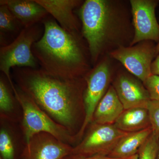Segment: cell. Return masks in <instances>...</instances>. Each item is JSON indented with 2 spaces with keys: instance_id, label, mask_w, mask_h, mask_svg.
I'll return each instance as SVG.
<instances>
[{
  "instance_id": "obj_19",
  "label": "cell",
  "mask_w": 159,
  "mask_h": 159,
  "mask_svg": "<svg viewBox=\"0 0 159 159\" xmlns=\"http://www.w3.org/2000/svg\"><path fill=\"white\" fill-rule=\"evenodd\" d=\"M0 152L3 159H14V143L10 133L2 127L0 130Z\"/></svg>"
},
{
  "instance_id": "obj_1",
  "label": "cell",
  "mask_w": 159,
  "mask_h": 159,
  "mask_svg": "<svg viewBox=\"0 0 159 159\" xmlns=\"http://www.w3.org/2000/svg\"><path fill=\"white\" fill-rule=\"evenodd\" d=\"M16 86L53 119L76 136L84 119L85 77L68 79L41 68L15 67Z\"/></svg>"
},
{
  "instance_id": "obj_21",
  "label": "cell",
  "mask_w": 159,
  "mask_h": 159,
  "mask_svg": "<svg viewBox=\"0 0 159 159\" xmlns=\"http://www.w3.org/2000/svg\"><path fill=\"white\" fill-rule=\"evenodd\" d=\"M152 134L159 139V101L151 100L147 107Z\"/></svg>"
},
{
  "instance_id": "obj_4",
  "label": "cell",
  "mask_w": 159,
  "mask_h": 159,
  "mask_svg": "<svg viewBox=\"0 0 159 159\" xmlns=\"http://www.w3.org/2000/svg\"><path fill=\"white\" fill-rule=\"evenodd\" d=\"M13 93L22 111V126L26 144L35 135L46 133L72 146L77 145L76 136L52 119L28 95L16 86Z\"/></svg>"
},
{
  "instance_id": "obj_20",
  "label": "cell",
  "mask_w": 159,
  "mask_h": 159,
  "mask_svg": "<svg viewBox=\"0 0 159 159\" xmlns=\"http://www.w3.org/2000/svg\"><path fill=\"white\" fill-rule=\"evenodd\" d=\"M159 144V139L152 133L138 152L139 159H156Z\"/></svg>"
},
{
  "instance_id": "obj_23",
  "label": "cell",
  "mask_w": 159,
  "mask_h": 159,
  "mask_svg": "<svg viewBox=\"0 0 159 159\" xmlns=\"http://www.w3.org/2000/svg\"><path fill=\"white\" fill-rule=\"evenodd\" d=\"M63 159H121L114 158L107 156L94 155L92 156L84 157L80 156L75 155H70L66 157Z\"/></svg>"
},
{
  "instance_id": "obj_26",
  "label": "cell",
  "mask_w": 159,
  "mask_h": 159,
  "mask_svg": "<svg viewBox=\"0 0 159 159\" xmlns=\"http://www.w3.org/2000/svg\"><path fill=\"white\" fill-rule=\"evenodd\" d=\"M128 159H139V155L138 154H137L135 155L134 156Z\"/></svg>"
},
{
  "instance_id": "obj_3",
  "label": "cell",
  "mask_w": 159,
  "mask_h": 159,
  "mask_svg": "<svg viewBox=\"0 0 159 159\" xmlns=\"http://www.w3.org/2000/svg\"><path fill=\"white\" fill-rule=\"evenodd\" d=\"M81 35L88 45L91 63L95 65L118 31V20L112 3L105 0H86L80 8Z\"/></svg>"
},
{
  "instance_id": "obj_14",
  "label": "cell",
  "mask_w": 159,
  "mask_h": 159,
  "mask_svg": "<svg viewBox=\"0 0 159 159\" xmlns=\"http://www.w3.org/2000/svg\"><path fill=\"white\" fill-rule=\"evenodd\" d=\"M124 110L116 90L111 86L97 106L92 122L114 124Z\"/></svg>"
},
{
  "instance_id": "obj_5",
  "label": "cell",
  "mask_w": 159,
  "mask_h": 159,
  "mask_svg": "<svg viewBox=\"0 0 159 159\" xmlns=\"http://www.w3.org/2000/svg\"><path fill=\"white\" fill-rule=\"evenodd\" d=\"M43 30L39 23L24 28L11 43L1 47L0 70L8 80L13 92L16 86L11 78L10 70L15 67L38 68L39 64L32 53V47L41 38Z\"/></svg>"
},
{
  "instance_id": "obj_12",
  "label": "cell",
  "mask_w": 159,
  "mask_h": 159,
  "mask_svg": "<svg viewBox=\"0 0 159 159\" xmlns=\"http://www.w3.org/2000/svg\"><path fill=\"white\" fill-rule=\"evenodd\" d=\"M51 15L65 31L80 36V23L74 10L82 5L79 0H35Z\"/></svg>"
},
{
  "instance_id": "obj_11",
  "label": "cell",
  "mask_w": 159,
  "mask_h": 159,
  "mask_svg": "<svg viewBox=\"0 0 159 159\" xmlns=\"http://www.w3.org/2000/svg\"><path fill=\"white\" fill-rule=\"evenodd\" d=\"M113 87L125 109L147 108L151 100L148 91L141 80L127 74H121L115 80Z\"/></svg>"
},
{
  "instance_id": "obj_24",
  "label": "cell",
  "mask_w": 159,
  "mask_h": 159,
  "mask_svg": "<svg viewBox=\"0 0 159 159\" xmlns=\"http://www.w3.org/2000/svg\"><path fill=\"white\" fill-rule=\"evenodd\" d=\"M151 70L152 74L159 76V53L156 59L152 61Z\"/></svg>"
},
{
  "instance_id": "obj_7",
  "label": "cell",
  "mask_w": 159,
  "mask_h": 159,
  "mask_svg": "<svg viewBox=\"0 0 159 159\" xmlns=\"http://www.w3.org/2000/svg\"><path fill=\"white\" fill-rule=\"evenodd\" d=\"M91 124L81 141L73 146L71 154L84 157L108 156L120 139L128 134L120 130L114 124L94 122Z\"/></svg>"
},
{
  "instance_id": "obj_27",
  "label": "cell",
  "mask_w": 159,
  "mask_h": 159,
  "mask_svg": "<svg viewBox=\"0 0 159 159\" xmlns=\"http://www.w3.org/2000/svg\"><path fill=\"white\" fill-rule=\"evenodd\" d=\"M156 159H159V144L157 152Z\"/></svg>"
},
{
  "instance_id": "obj_8",
  "label": "cell",
  "mask_w": 159,
  "mask_h": 159,
  "mask_svg": "<svg viewBox=\"0 0 159 159\" xmlns=\"http://www.w3.org/2000/svg\"><path fill=\"white\" fill-rule=\"evenodd\" d=\"M156 47L149 41L133 47L119 46L111 52L110 55L144 83L152 74L151 67L154 57L157 55Z\"/></svg>"
},
{
  "instance_id": "obj_2",
  "label": "cell",
  "mask_w": 159,
  "mask_h": 159,
  "mask_svg": "<svg viewBox=\"0 0 159 159\" xmlns=\"http://www.w3.org/2000/svg\"><path fill=\"white\" fill-rule=\"evenodd\" d=\"M41 23L43 33L32 47V53L40 68L61 78L85 77L91 70L90 66L81 36L65 31L51 16Z\"/></svg>"
},
{
  "instance_id": "obj_22",
  "label": "cell",
  "mask_w": 159,
  "mask_h": 159,
  "mask_svg": "<svg viewBox=\"0 0 159 159\" xmlns=\"http://www.w3.org/2000/svg\"><path fill=\"white\" fill-rule=\"evenodd\" d=\"M150 100L159 101V76L152 74L143 83Z\"/></svg>"
},
{
  "instance_id": "obj_16",
  "label": "cell",
  "mask_w": 159,
  "mask_h": 159,
  "mask_svg": "<svg viewBox=\"0 0 159 159\" xmlns=\"http://www.w3.org/2000/svg\"><path fill=\"white\" fill-rule=\"evenodd\" d=\"M114 124L120 130L127 133L149 128L151 124L148 110L142 107L125 109Z\"/></svg>"
},
{
  "instance_id": "obj_10",
  "label": "cell",
  "mask_w": 159,
  "mask_h": 159,
  "mask_svg": "<svg viewBox=\"0 0 159 159\" xmlns=\"http://www.w3.org/2000/svg\"><path fill=\"white\" fill-rule=\"evenodd\" d=\"M73 146L46 133L35 135L23 152L24 159H63L72 154Z\"/></svg>"
},
{
  "instance_id": "obj_6",
  "label": "cell",
  "mask_w": 159,
  "mask_h": 159,
  "mask_svg": "<svg viewBox=\"0 0 159 159\" xmlns=\"http://www.w3.org/2000/svg\"><path fill=\"white\" fill-rule=\"evenodd\" d=\"M85 78L86 86L83 95L84 119L76 135L77 143L81 141L87 128L92 123L96 108L108 89L111 72L108 61L104 60L98 63Z\"/></svg>"
},
{
  "instance_id": "obj_18",
  "label": "cell",
  "mask_w": 159,
  "mask_h": 159,
  "mask_svg": "<svg viewBox=\"0 0 159 159\" xmlns=\"http://www.w3.org/2000/svg\"><path fill=\"white\" fill-rule=\"evenodd\" d=\"M16 101L13 97L9 85L2 76L0 77V112L1 119L11 120L15 109V102Z\"/></svg>"
},
{
  "instance_id": "obj_13",
  "label": "cell",
  "mask_w": 159,
  "mask_h": 159,
  "mask_svg": "<svg viewBox=\"0 0 159 159\" xmlns=\"http://www.w3.org/2000/svg\"><path fill=\"white\" fill-rule=\"evenodd\" d=\"M18 20L24 28L41 23L49 13L35 0H1Z\"/></svg>"
},
{
  "instance_id": "obj_17",
  "label": "cell",
  "mask_w": 159,
  "mask_h": 159,
  "mask_svg": "<svg viewBox=\"0 0 159 159\" xmlns=\"http://www.w3.org/2000/svg\"><path fill=\"white\" fill-rule=\"evenodd\" d=\"M24 29L8 6L0 4V41L2 47L6 46L7 36L20 34Z\"/></svg>"
},
{
  "instance_id": "obj_25",
  "label": "cell",
  "mask_w": 159,
  "mask_h": 159,
  "mask_svg": "<svg viewBox=\"0 0 159 159\" xmlns=\"http://www.w3.org/2000/svg\"><path fill=\"white\" fill-rule=\"evenodd\" d=\"M156 54L157 55L159 53V42L157 43V45L156 47Z\"/></svg>"
},
{
  "instance_id": "obj_9",
  "label": "cell",
  "mask_w": 159,
  "mask_h": 159,
  "mask_svg": "<svg viewBox=\"0 0 159 159\" xmlns=\"http://www.w3.org/2000/svg\"><path fill=\"white\" fill-rule=\"evenodd\" d=\"M134 35L130 46L143 41L159 42V24L155 11L159 2L156 0H131Z\"/></svg>"
},
{
  "instance_id": "obj_15",
  "label": "cell",
  "mask_w": 159,
  "mask_h": 159,
  "mask_svg": "<svg viewBox=\"0 0 159 159\" xmlns=\"http://www.w3.org/2000/svg\"><path fill=\"white\" fill-rule=\"evenodd\" d=\"M152 133L150 127L140 131L126 134L120 139L108 156L114 158L128 159L135 155Z\"/></svg>"
},
{
  "instance_id": "obj_28",
  "label": "cell",
  "mask_w": 159,
  "mask_h": 159,
  "mask_svg": "<svg viewBox=\"0 0 159 159\" xmlns=\"http://www.w3.org/2000/svg\"><path fill=\"white\" fill-rule=\"evenodd\" d=\"M0 159H2V157H0Z\"/></svg>"
}]
</instances>
